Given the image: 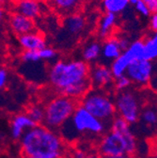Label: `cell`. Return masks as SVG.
Wrapping results in <instances>:
<instances>
[{
  "label": "cell",
  "mask_w": 157,
  "mask_h": 158,
  "mask_svg": "<svg viewBox=\"0 0 157 158\" xmlns=\"http://www.w3.org/2000/svg\"><path fill=\"white\" fill-rule=\"evenodd\" d=\"M63 23L67 32L72 36L80 35L84 31L87 24L85 17L79 12H74L65 16Z\"/></svg>",
  "instance_id": "cell-15"
},
{
  "label": "cell",
  "mask_w": 157,
  "mask_h": 158,
  "mask_svg": "<svg viewBox=\"0 0 157 158\" xmlns=\"http://www.w3.org/2000/svg\"><path fill=\"white\" fill-rule=\"evenodd\" d=\"M92 116L104 123L111 122L116 117L114 100L100 89H89L81 99L80 104Z\"/></svg>",
  "instance_id": "cell-6"
},
{
  "label": "cell",
  "mask_w": 157,
  "mask_h": 158,
  "mask_svg": "<svg viewBox=\"0 0 157 158\" xmlns=\"http://www.w3.org/2000/svg\"><path fill=\"white\" fill-rule=\"evenodd\" d=\"M26 114L35 123L36 125L42 124L44 118V107L41 105H32L27 108Z\"/></svg>",
  "instance_id": "cell-24"
},
{
  "label": "cell",
  "mask_w": 157,
  "mask_h": 158,
  "mask_svg": "<svg viewBox=\"0 0 157 158\" xmlns=\"http://www.w3.org/2000/svg\"><path fill=\"white\" fill-rule=\"evenodd\" d=\"M143 1L148 7L151 14L157 12V0H143Z\"/></svg>",
  "instance_id": "cell-30"
},
{
  "label": "cell",
  "mask_w": 157,
  "mask_h": 158,
  "mask_svg": "<svg viewBox=\"0 0 157 158\" xmlns=\"http://www.w3.org/2000/svg\"><path fill=\"white\" fill-rule=\"evenodd\" d=\"M76 100L64 95H57L51 98L44 107L43 125L54 131H58L72 116L77 106Z\"/></svg>",
  "instance_id": "cell-4"
},
{
  "label": "cell",
  "mask_w": 157,
  "mask_h": 158,
  "mask_svg": "<svg viewBox=\"0 0 157 158\" xmlns=\"http://www.w3.org/2000/svg\"><path fill=\"white\" fill-rule=\"evenodd\" d=\"M144 43V59L152 61L157 59V31L147 38Z\"/></svg>",
  "instance_id": "cell-20"
},
{
  "label": "cell",
  "mask_w": 157,
  "mask_h": 158,
  "mask_svg": "<svg viewBox=\"0 0 157 158\" xmlns=\"http://www.w3.org/2000/svg\"><path fill=\"white\" fill-rule=\"evenodd\" d=\"M105 123L98 120L83 106L78 105L70 120L58 129L57 132L63 140H72L76 138L77 135L82 134L100 135L105 132Z\"/></svg>",
  "instance_id": "cell-3"
},
{
  "label": "cell",
  "mask_w": 157,
  "mask_h": 158,
  "mask_svg": "<svg viewBox=\"0 0 157 158\" xmlns=\"http://www.w3.org/2000/svg\"><path fill=\"white\" fill-rule=\"evenodd\" d=\"M22 158H41V157H36V156H25V155H23Z\"/></svg>",
  "instance_id": "cell-39"
},
{
  "label": "cell",
  "mask_w": 157,
  "mask_h": 158,
  "mask_svg": "<svg viewBox=\"0 0 157 158\" xmlns=\"http://www.w3.org/2000/svg\"><path fill=\"white\" fill-rule=\"evenodd\" d=\"M131 63H132V61L130 60V58L127 56V55L124 52H122L115 59V60H113L111 62L110 70L113 73V76L115 78H117L119 76L124 75L128 66Z\"/></svg>",
  "instance_id": "cell-18"
},
{
  "label": "cell",
  "mask_w": 157,
  "mask_h": 158,
  "mask_svg": "<svg viewBox=\"0 0 157 158\" xmlns=\"http://www.w3.org/2000/svg\"><path fill=\"white\" fill-rule=\"evenodd\" d=\"M89 70V64L80 59L57 60L48 71V80L60 94L77 101L91 88Z\"/></svg>",
  "instance_id": "cell-1"
},
{
  "label": "cell",
  "mask_w": 157,
  "mask_h": 158,
  "mask_svg": "<svg viewBox=\"0 0 157 158\" xmlns=\"http://www.w3.org/2000/svg\"><path fill=\"white\" fill-rule=\"evenodd\" d=\"M11 5V11L20 13L31 20L41 17L45 10V4L43 0H22Z\"/></svg>",
  "instance_id": "cell-9"
},
{
  "label": "cell",
  "mask_w": 157,
  "mask_h": 158,
  "mask_svg": "<svg viewBox=\"0 0 157 158\" xmlns=\"http://www.w3.org/2000/svg\"><path fill=\"white\" fill-rule=\"evenodd\" d=\"M8 71L3 68V67H0V90H1L7 84L8 81Z\"/></svg>",
  "instance_id": "cell-29"
},
{
  "label": "cell",
  "mask_w": 157,
  "mask_h": 158,
  "mask_svg": "<svg viewBox=\"0 0 157 158\" xmlns=\"http://www.w3.org/2000/svg\"><path fill=\"white\" fill-rule=\"evenodd\" d=\"M113 85L115 86V89L118 91H123V90L128 89V88L132 85V82H131L130 79L124 74V75H122V76L115 78Z\"/></svg>",
  "instance_id": "cell-27"
},
{
  "label": "cell",
  "mask_w": 157,
  "mask_h": 158,
  "mask_svg": "<svg viewBox=\"0 0 157 158\" xmlns=\"http://www.w3.org/2000/svg\"><path fill=\"white\" fill-rule=\"evenodd\" d=\"M84 158H103V157L98 152H88Z\"/></svg>",
  "instance_id": "cell-35"
},
{
  "label": "cell",
  "mask_w": 157,
  "mask_h": 158,
  "mask_svg": "<svg viewBox=\"0 0 157 158\" xmlns=\"http://www.w3.org/2000/svg\"><path fill=\"white\" fill-rule=\"evenodd\" d=\"M129 0H103V7L105 12L119 14L129 6Z\"/></svg>",
  "instance_id": "cell-21"
},
{
  "label": "cell",
  "mask_w": 157,
  "mask_h": 158,
  "mask_svg": "<svg viewBox=\"0 0 157 158\" xmlns=\"http://www.w3.org/2000/svg\"><path fill=\"white\" fill-rule=\"evenodd\" d=\"M56 158H64V156H60V157H56Z\"/></svg>",
  "instance_id": "cell-42"
},
{
  "label": "cell",
  "mask_w": 157,
  "mask_h": 158,
  "mask_svg": "<svg viewBox=\"0 0 157 158\" xmlns=\"http://www.w3.org/2000/svg\"><path fill=\"white\" fill-rule=\"evenodd\" d=\"M107 158H133V156L132 155H129V154H123V155H120V156L107 157Z\"/></svg>",
  "instance_id": "cell-36"
},
{
  "label": "cell",
  "mask_w": 157,
  "mask_h": 158,
  "mask_svg": "<svg viewBox=\"0 0 157 158\" xmlns=\"http://www.w3.org/2000/svg\"><path fill=\"white\" fill-rule=\"evenodd\" d=\"M18 43L24 51H39L47 46L44 34L37 30L19 36Z\"/></svg>",
  "instance_id": "cell-12"
},
{
  "label": "cell",
  "mask_w": 157,
  "mask_h": 158,
  "mask_svg": "<svg viewBox=\"0 0 157 158\" xmlns=\"http://www.w3.org/2000/svg\"><path fill=\"white\" fill-rule=\"evenodd\" d=\"M134 8H135L137 12H138L139 14H141L142 16H144V17H148L151 14L148 7L146 6V4L144 3L143 0H138V1L134 4Z\"/></svg>",
  "instance_id": "cell-28"
},
{
  "label": "cell",
  "mask_w": 157,
  "mask_h": 158,
  "mask_svg": "<svg viewBox=\"0 0 157 158\" xmlns=\"http://www.w3.org/2000/svg\"><path fill=\"white\" fill-rule=\"evenodd\" d=\"M19 1H22V0H10V4L16 3V2H19Z\"/></svg>",
  "instance_id": "cell-38"
},
{
  "label": "cell",
  "mask_w": 157,
  "mask_h": 158,
  "mask_svg": "<svg viewBox=\"0 0 157 158\" xmlns=\"http://www.w3.org/2000/svg\"><path fill=\"white\" fill-rule=\"evenodd\" d=\"M123 52L127 55L132 62L134 60H138V59H144L143 41H135L134 43H131L129 47Z\"/></svg>",
  "instance_id": "cell-22"
},
{
  "label": "cell",
  "mask_w": 157,
  "mask_h": 158,
  "mask_svg": "<svg viewBox=\"0 0 157 158\" xmlns=\"http://www.w3.org/2000/svg\"><path fill=\"white\" fill-rule=\"evenodd\" d=\"M21 59L25 63L33 64L42 61L39 55V51H23L21 54Z\"/></svg>",
  "instance_id": "cell-26"
},
{
  "label": "cell",
  "mask_w": 157,
  "mask_h": 158,
  "mask_svg": "<svg viewBox=\"0 0 157 158\" xmlns=\"http://www.w3.org/2000/svg\"><path fill=\"white\" fill-rule=\"evenodd\" d=\"M136 151V139L132 131L121 134L110 130L103 135L98 143V153L103 158L133 155Z\"/></svg>",
  "instance_id": "cell-5"
},
{
  "label": "cell",
  "mask_w": 157,
  "mask_h": 158,
  "mask_svg": "<svg viewBox=\"0 0 157 158\" xmlns=\"http://www.w3.org/2000/svg\"><path fill=\"white\" fill-rule=\"evenodd\" d=\"M152 73V62L146 60V59H138V60L133 61L128 66L125 75L130 79L132 84L144 87L151 82Z\"/></svg>",
  "instance_id": "cell-8"
},
{
  "label": "cell",
  "mask_w": 157,
  "mask_h": 158,
  "mask_svg": "<svg viewBox=\"0 0 157 158\" xmlns=\"http://www.w3.org/2000/svg\"><path fill=\"white\" fill-rule=\"evenodd\" d=\"M122 52L123 51L119 44V39L115 36L106 38L104 44L101 45V55L107 61L115 60Z\"/></svg>",
  "instance_id": "cell-16"
},
{
  "label": "cell",
  "mask_w": 157,
  "mask_h": 158,
  "mask_svg": "<svg viewBox=\"0 0 157 158\" xmlns=\"http://www.w3.org/2000/svg\"><path fill=\"white\" fill-rule=\"evenodd\" d=\"M23 155L41 158L63 156L66 146L58 132L38 124L27 130L20 139Z\"/></svg>",
  "instance_id": "cell-2"
},
{
  "label": "cell",
  "mask_w": 157,
  "mask_h": 158,
  "mask_svg": "<svg viewBox=\"0 0 157 158\" xmlns=\"http://www.w3.org/2000/svg\"><path fill=\"white\" fill-rule=\"evenodd\" d=\"M101 45L98 42H90L88 44L82 51L83 60L88 64L96 61L101 56Z\"/></svg>",
  "instance_id": "cell-19"
},
{
  "label": "cell",
  "mask_w": 157,
  "mask_h": 158,
  "mask_svg": "<svg viewBox=\"0 0 157 158\" xmlns=\"http://www.w3.org/2000/svg\"><path fill=\"white\" fill-rule=\"evenodd\" d=\"M56 13L62 16L78 12L83 0H45Z\"/></svg>",
  "instance_id": "cell-14"
},
{
  "label": "cell",
  "mask_w": 157,
  "mask_h": 158,
  "mask_svg": "<svg viewBox=\"0 0 157 158\" xmlns=\"http://www.w3.org/2000/svg\"><path fill=\"white\" fill-rule=\"evenodd\" d=\"M115 77L110 70V67L104 64H96L90 67L89 81L91 86L96 89H105L114 84Z\"/></svg>",
  "instance_id": "cell-10"
},
{
  "label": "cell",
  "mask_w": 157,
  "mask_h": 158,
  "mask_svg": "<svg viewBox=\"0 0 157 158\" xmlns=\"http://www.w3.org/2000/svg\"><path fill=\"white\" fill-rule=\"evenodd\" d=\"M5 15H6V10H5L4 4L0 3V25H1V23L4 21Z\"/></svg>",
  "instance_id": "cell-34"
},
{
  "label": "cell",
  "mask_w": 157,
  "mask_h": 158,
  "mask_svg": "<svg viewBox=\"0 0 157 158\" xmlns=\"http://www.w3.org/2000/svg\"><path fill=\"white\" fill-rule=\"evenodd\" d=\"M5 2H6V0H0V3L1 4H5Z\"/></svg>",
  "instance_id": "cell-40"
},
{
  "label": "cell",
  "mask_w": 157,
  "mask_h": 158,
  "mask_svg": "<svg viewBox=\"0 0 157 158\" xmlns=\"http://www.w3.org/2000/svg\"><path fill=\"white\" fill-rule=\"evenodd\" d=\"M116 114L125 120L129 124L135 123L140 118V98L134 91H120L114 100Z\"/></svg>",
  "instance_id": "cell-7"
},
{
  "label": "cell",
  "mask_w": 157,
  "mask_h": 158,
  "mask_svg": "<svg viewBox=\"0 0 157 158\" xmlns=\"http://www.w3.org/2000/svg\"><path fill=\"white\" fill-rule=\"evenodd\" d=\"M117 24V15L114 13L105 12L100 19L98 26V34L103 39H106L112 36V32Z\"/></svg>",
  "instance_id": "cell-17"
},
{
  "label": "cell",
  "mask_w": 157,
  "mask_h": 158,
  "mask_svg": "<svg viewBox=\"0 0 157 158\" xmlns=\"http://www.w3.org/2000/svg\"><path fill=\"white\" fill-rule=\"evenodd\" d=\"M154 158H157V152H156L155 154H154Z\"/></svg>",
  "instance_id": "cell-41"
},
{
  "label": "cell",
  "mask_w": 157,
  "mask_h": 158,
  "mask_svg": "<svg viewBox=\"0 0 157 158\" xmlns=\"http://www.w3.org/2000/svg\"><path fill=\"white\" fill-rule=\"evenodd\" d=\"M88 152L83 150V149H76L75 151L72 152V158H84Z\"/></svg>",
  "instance_id": "cell-33"
},
{
  "label": "cell",
  "mask_w": 157,
  "mask_h": 158,
  "mask_svg": "<svg viewBox=\"0 0 157 158\" xmlns=\"http://www.w3.org/2000/svg\"><path fill=\"white\" fill-rule=\"evenodd\" d=\"M137 1H138V0H129V3H130V4H134V5Z\"/></svg>",
  "instance_id": "cell-37"
},
{
  "label": "cell",
  "mask_w": 157,
  "mask_h": 158,
  "mask_svg": "<svg viewBox=\"0 0 157 158\" xmlns=\"http://www.w3.org/2000/svg\"><path fill=\"white\" fill-rule=\"evenodd\" d=\"M39 55L42 61H52L55 60L57 56V52L52 47L45 46L44 48L39 50Z\"/></svg>",
  "instance_id": "cell-25"
},
{
  "label": "cell",
  "mask_w": 157,
  "mask_h": 158,
  "mask_svg": "<svg viewBox=\"0 0 157 158\" xmlns=\"http://www.w3.org/2000/svg\"><path fill=\"white\" fill-rule=\"evenodd\" d=\"M140 118L143 123L151 127L157 125V109L151 106H148L141 109Z\"/></svg>",
  "instance_id": "cell-23"
},
{
  "label": "cell",
  "mask_w": 157,
  "mask_h": 158,
  "mask_svg": "<svg viewBox=\"0 0 157 158\" xmlns=\"http://www.w3.org/2000/svg\"><path fill=\"white\" fill-rule=\"evenodd\" d=\"M150 27L153 32L157 31V12L156 13H151V15Z\"/></svg>",
  "instance_id": "cell-31"
},
{
  "label": "cell",
  "mask_w": 157,
  "mask_h": 158,
  "mask_svg": "<svg viewBox=\"0 0 157 158\" xmlns=\"http://www.w3.org/2000/svg\"><path fill=\"white\" fill-rule=\"evenodd\" d=\"M9 26L10 30L17 36H21L36 30V23L20 13L11 11L9 16Z\"/></svg>",
  "instance_id": "cell-11"
},
{
  "label": "cell",
  "mask_w": 157,
  "mask_h": 158,
  "mask_svg": "<svg viewBox=\"0 0 157 158\" xmlns=\"http://www.w3.org/2000/svg\"><path fill=\"white\" fill-rule=\"evenodd\" d=\"M36 124L31 118L26 114H17L11 118L10 123V133L13 139L20 140L23 135Z\"/></svg>",
  "instance_id": "cell-13"
},
{
  "label": "cell",
  "mask_w": 157,
  "mask_h": 158,
  "mask_svg": "<svg viewBox=\"0 0 157 158\" xmlns=\"http://www.w3.org/2000/svg\"><path fill=\"white\" fill-rule=\"evenodd\" d=\"M119 39V44H120V46L122 48V51H125L129 45H130V42H129V40L127 38H124V37H121V38H118Z\"/></svg>",
  "instance_id": "cell-32"
}]
</instances>
